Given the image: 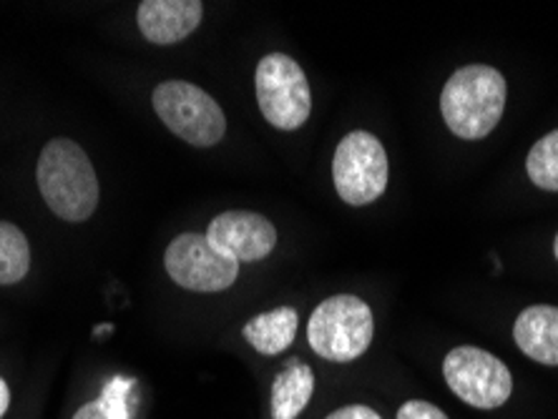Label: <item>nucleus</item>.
I'll list each match as a JSON object with an SVG mask.
<instances>
[{"instance_id":"nucleus-2","label":"nucleus","mask_w":558,"mask_h":419,"mask_svg":"<svg viewBox=\"0 0 558 419\" xmlns=\"http://www.w3.org/2000/svg\"><path fill=\"white\" fill-rule=\"evenodd\" d=\"M506 78L494 65L458 69L440 94V113L463 141H481L498 126L506 109Z\"/></svg>"},{"instance_id":"nucleus-7","label":"nucleus","mask_w":558,"mask_h":419,"mask_svg":"<svg viewBox=\"0 0 558 419\" xmlns=\"http://www.w3.org/2000/svg\"><path fill=\"white\" fill-rule=\"evenodd\" d=\"M442 377L456 397L475 409H498L513 394L511 369L478 347L450 349L442 359Z\"/></svg>"},{"instance_id":"nucleus-20","label":"nucleus","mask_w":558,"mask_h":419,"mask_svg":"<svg viewBox=\"0 0 558 419\" xmlns=\"http://www.w3.org/2000/svg\"><path fill=\"white\" fill-rule=\"evenodd\" d=\"M8 407H11V390H8V384L3 377H0V419L5 417Z\"/></svg>"},{"instance_id":"nucleus-19","label":"nucleus","mask_w":558,"mask_h":419,"mask_svg":"<svg viewBox=\"0 0 558 419\" xmlns=\"http://www.w3.org/2000/svg\"><path fill=\"white\" fill-rule=\"evenodd\" d=\"M73 419H109V417L104 415V409L98 407V402H88V405H84L76 415H73Z\"/></svg>"},{"instance_id":"nucleus-10","label":"nucleus","mask_w":558,"mask_h":419,"mask_svg":"<svg viewBox=\"0 0 558 419\" xmlns=\"http://www.w3.org/2000/svg\"><path fill=\"white\" fill-rule=\"evenodd\" d=\"M204 19L199 0H144L136 23L144 38L156 46H174L192 36Z\"/></svg>"},{"instance_id":"nucleus-1","label":"nucleus","mask_w":558,"mask_h":419,"mask_svg":"<svg viewBox=\"0 0 558 419\" xmlns=\"http://www.w3.org/2000/svg\"><path fill=\"white\" fill-rule=\"evenodd\" d=\"M36 178L40 196L59 219L81 224L96 211L98 176L94 163L71 138H53L44 146Z\"/></svg>"},{"instance_id":"nucleus-9","label":"nucleus","mask_w":558,"mask_h":419,"mask_svg":"<svg viewBox=\"0 0 558 419\" xmlns=\"http://www.w3.org/2000/svg\"><path fill=\"white\" fill-rule=\"evenodd\" d=\"M207 239L236 264L242 261H259L272 254L277 246V229L269 219L254 211H225L211 219Z\"/></svg>"},{"instance_id":"nucleus-11","label":"nucleus","mask_w":558,"mask_h":419,"mask_svg":"<svg viewBox=\"0 0 558 419\" xmlns=\"http://www.w3.org/2000/svg\"><path fill=\"white\" fill-rule=\"evenodd\" d=\"M513 340L523 355L546 367H558V307L523 309L513 324Z\"/></svg>"},{"instance_id":"nucleus-4","label":"nucleus","mask_w":558,"mask_h":419,"mask_svg":"<svg viewBox=\"0 0 558 419\" xmlns=\"http://www.w3.org/2000/svg\"><path fill=\"white\" fill-rule=\"evenodd\" d=\"M154 111L171 134L196 149H211L227 134V119L207 90L186 81H163L154 88Z\"/></svg>"},{"instance_id":"nucleus-16","label":"nucleus","mask_w":558,"mask_h":419,"mask_svg":"<svg viewBox=\"0 0 558 419\" xmlns=\"http://www.w3.org/2000/svg\"><path fill=\"white\" fill-rule=\"evenodd\" d=\"M131 394H134V380L117 377L106 384L101 399L96 402L109 419H131Z\"/></svg>"},{"instance_id":"nucleus-12","label":"nucleus","mask_w":558,"mask_h":419,"mask_svg":"<svg viewBox=\"0 0 558 419\" xmlns=\"http://www.w3.org/2000/svg\"><path fill=\"white\" fill-rule=\"evenodd\" d=\"M298 309L279 307L250 319V322L244 324L242 334L259 355L277 357L294 342V336H298Z\"/></svg>"},{"instance_id":"nucleus-13","label":"nucleus","mask_w":558,"mask_h":419,"mask_svg":"<svg viewBox=\"0 0 558 419\" xmlns=\"http://www.w3.org/2000/svg\"><path fill=\"white\" fill-rule=\"evenodd\" d=\"M315 394V372L305 361L292 359L272 384V419H298Z\"/></svg>"},{"instance_id":"nucleus-21","label":"nucleus","mask_w":558,"mask_h":419,"mask_svg":"<svg viewBox=\"0 0 558 419\" xmlns=\"http://www.w3.org/2000/svg\"><path fill=\"white\" fill-rule=\"evenodd\" d=\"M554 254H556V259H558V234H556V242H554Z\"/></svg>"},{"instance_id":"nucleus-17","label":"nucleus","mask_w":558,"mask_h":419,"mask_svg":"<svg viewBox=\"0 0 558 419\" xmlns=\"http://www.w3.org/2000/svg\"><path fill=\"white\" fill-rule=\"evenodd\" d=\"M398 419H448V415L435 405H430V402L410 399L398 409Z\"/></svg>"},{"instance_id":"nucleus-8","label":"nucleus","mask_w":558,"mask_h":419,"mask_svg":"<svg viewBox=\"0 0 558 419\" xmlns=\"http://www.w3.org/2000/svg\"><path fill=\"white\" fill-rule=\"evenodd\" d=\"M167 274L186 292H225L240 276V264L217 246H211L207 234H179L163 254Z\"/></svg>"},{"instance_id":"nucleus-15","label":"nucleus","mask_w":558,"mask_h":419,"mask_svg":"<svg viewBox=\"0 0 558 419\" xmlns=\"http://www.w3.org/2000/svg\"><path fill=\"white\" fill-rule=\"evenodd\" d=\"M529 178L544 192H558V128L533 146L526 159Z\"/></svg>"},{"instance_id":"nucleus-14","label":"nucleus","mask_w":558,"mask_h":419,"mask_svg":"<svg viewBox=\"0 0 558 419\" xmlns=\"http://www.w3.org/2000/svg\"><path fill=\"white\" fill-rule=\"evenodd\" d=\"M31 269V246L15 224L0 221V284H19Z\"/></svg>"},{"instance_id":"nucleus-5","label":"nucleus","mask_w":558,"mask_h":419,"mask_svg":"<svg viewBox=\"0 0 558 419\" xmlns=\"http://www.w3.org/2000/svg\"><path fill=\"white\" fill-rule=\"evenodd\" d=\"M257 103L279 131H298L312 113V90L305 71L287 53H267L254 71Z\"/></svg>"},{"instance_id":"nucleus-18","label":"nucleus","mask_w":558,"mask_h":419,"mask_svg":"<svg viewBox=\"0 0 558 419\" xmlns=\"http://www.w3.org/2000/svg\"><path fill=\"white\" fill-rule=\"evenodd\" d=\"M327 419H383V417L365 405H350V407L335 409L332 415H327Z\"/></svg>"},{"instance_id":"nucleus-6","label":"nucleus","mask_w":558,"mask_h":419,"mask_svg":"<svg viewBox=\"0 0 558 419\" xmlns=\"http://www.w3.org/2000/svg\"><path fill=\"white\" fill-rule=\"evenodd\" d=\"M388 153L371 131H352L335 149V188L350 207H367L380 199L388 188Z\"/></svg>"},{"instance_id":"nucleus-3","label":"nucleus","mask_w":558,"mask_h":419,"mask_svg":"<svg viewBox=\"0 0 558 419\" xmlns=\"http://www.w3.org/2000/svg\"><path fill=\"white\" fill-rule=\"evenodd\" d=\"M375 336L373 309L355 294H338L312 311L307 340L315 355L327 361H355L371 349Z\"/></svg>"}]
</instances>
